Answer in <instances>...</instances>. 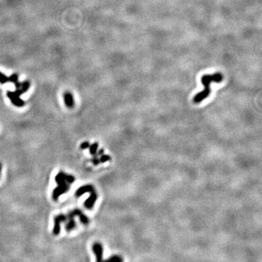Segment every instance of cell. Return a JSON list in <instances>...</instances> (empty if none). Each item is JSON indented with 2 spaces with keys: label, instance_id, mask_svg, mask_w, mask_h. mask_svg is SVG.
<instances>
[{
  "label": "cell",
  "instance_id": "5b68a950",
  "mask_svg": "<svg viewBox=\"0 0 262 262\" xmlns=\"http://www.w3.org/2000/svg\"><path fill=\"white\" fill-rule=\"evenodd\" d=\"M93 252L96 255V262H102L104 258H103V254H104V248L101 243L96 242L93 244L92 246Z\"/></svg>",
  "mask_w": 262,
  "mask_h": 262
},
{
  "label": "cell",
  "instance_id": "9a60e30c",
  "mask_svg": "<svg viewBox=\"0 0 262 262\" xmlns=\"http://www.w3.org/2000/svg\"><path fill=\"white\" fill-rule=\"evenodd\" d=\"M99 162L100 163H106V162L109 161V160H111V157L109 156V155H101V156L99 157Z\"/></svg>",
  "mask_w": 262,
  "mask_h": 262
},
{
  "label": "cell",
  "instance_id": "ac0fdd59",
  "mask_svg": "<svg viewBox=\"0 0 262 262\" xmlns=\"http://www.w3.org/2000/svg\"><path fill=\"white\" fill-rule=\"evenodd\" d=\"M90 145V143L88 141H84L80 144V149L82 150L87 149V148H89Z\"/></svg>",
  "mask_w": 262,
  "mask_h": 262
},
{
  "label": "cell",
  "instance_id": "8992f818",
  "mask_svg": "<svg viewBox=\"0 0 262 262\" xmlns=\"http://www.w3.org/2000/svg\"><path fill=\"white\" fill-rule=\"evenodd\" d=\"M97 199H98V194L96 193V190H95L93 192H91V193H90L89 197L84 201V208L88 210L93 209V208L94 207L95 203H96Z\"/></svg>",
  "mask_w": 262,
  "mask_h": 262
},
{
  "label": "cell",
  "instance_id": "7c38bea8",
  "mask_svg": "<svg viewBox=\"0 0 262 262\" xmlns=\"http://www.w3.org/2000/svg\"><path fill=\"white\" fill-rule=\"evenodd\" d=\"M102 262H123V258L119 255H113L107 259L103 260Z\"/></svg>",
  "mask_w": 262,
  "mask_h": 262
},
{
  "label": "cell",
  "instance_id": "3957f363",
  "mask_svg": "<svg viewBox=\"0 0 262 262\" xmlns=\"http://www.w3.org/2000/svg\"><path fill=\"white\" fill-rule=\"evenodd\" d=\"M54 226L52 229V234L55 236L59 235L60 232V225L62 223L66 222L67 217L65 214H58L54 217Z\"/></svg>",
  "mask_w": 262,
  "mask_h": 262
},
{
  "label": "cell",
  "instance_id": "4fadbf2b",
  "mask_svg": "<svg viewBox=\"0 0 262 262\" xmlns=\"http://www.w3.org/2000/svg\"><path fill=\"white\" fill-rule=\"evenodd\" d=\"M30 86H31V83H30L29 81H24V82L21 83L20 89L23 91V93H26L27 91L28 90V89L30 88Z\"/></svg>",
  "mask_w": 262,
  "mask_h": 262
},
{
  "label": "cell",
  "instance_id": "9c48e42d",
  "mask_svg": "<svg viewBox=\"0 0 262 262\" xmlns=\"http://www.w3.org/2000/svg\"><path fill=\"white\" fill-rule=\"evenodd\" d=\"M63 101L65 105L69 109H72L74 106V96L72 93L66 91L63 93Z\"/></svg>",
  "mask_w": 262,
  "mask_h": 262
},
{
  "label": "cell",
  "instance_id": "d6986e66",
  "mask_svg": "<svg viewBox=\"0 0 262 262\" xmlns=\"http://www.w3.org/2000/svg\"><path fill=\"white\" fill-rule=\"evenodd\" d=\"M91 162H92L93 165H99L100 162H99V157L95 156V155H93V159H92V160H91Z\"/></svg>",
  "mask_w": 262,
  "mask_h": 262
},
{
  "label": "cell",
  "instance_id": "52a82bcc",
  "mask_svg": "<svg viewBox=\"0 0 262 262\" xmlns=\"http://www.w3.org/2000/svg\"><path fill=\"white\" fill-rule=\"evenodd\" d=\"M95 191V188L91 184H87V185L81 186L79 188L77 189V190L75 192V196L77 197H81L83 194L86 193H91L92 192Z\"/></svg>",
  "mask_w": 262,
  "mask_h": 262
},
{
  "label": "cell",
  "instance_id": "6da1fadb",
  "mask_svg": "<svg viewBox=\"0 0 262 262\" xmlns=\"http://www.w3.org/2000/svg\"><path fill=\"white\" fill-rule=\"evenodd\" d=\"M223 80V75L221 73H215L213 74H205L203 75L201 79L202 84L204 86L203 90L201 91L200 93H197L194 97V102L195 104H199V103L202 102L203 100L209 96L210 93V84L212 82H217L219 83Z\"/></svg>",
  "mask_w": 262,
  "mask_h": 262
},
{
  "label": "cell",
  "instance_id": "7a4b0ae2",
  "mask_svg": "<svg viewBox=\"0 0 262 262\" xmlns=\"http://www.w3.org/2000/svg\"><path fill=\"white\" fill-rule=\"evenodd\" d=\"M23 94V92L21 89H16L15 91H8L7 93V96L10 100L12 104L17 107H23L26 103L21 99V96Z\"/></svg>",
  "mask_w": 262,
  "mask_h": 262
},
{
  "label": "cell",
  "instance_id": "8fae6325",
  "mask_svg": "<svg viewBox=\"0 0 262 262\" xmlns=\"http://www.w3.org/2000/svg\"><path fill=\"white\" fill-rule=\"evenodd\" d=\"M66 221L67 222L65 226L66 231L69 232V231H72L73 229H75L77 224H76V221L74 220V218H67Z\"/></svg>",
  "mask_w": 262,
  "mask_h": 262
},
{
  "label": "cell",
  "instance_id": "2e32d148",
  "mask_svg": "<svg viewBox=\"0 0 262 262\" xmlns=\"http://www.w3.org/2000/svg\"><path fill=\"white\" fill-rule=\"evenodd\" d=\"M66 183L69 184H73L75 181V177L72 175H69V174H66Z\"/></svg>",
  "mask_w": 262,
  "mask_h": 262
},
{
  "label": "cell",
  "instance_id": "e0dca14e",
  "mask_svg": "<svg viewBox=\"0 0 262 262\" xmlns=\"http://www.w3.org/2000/svg\"><path fill=\"white\" fill-rule=\"evenodd\" d=\"M7 82H9V81H8V77H6L4 74L1 73V72H0V83L3 84L7 83Z\"/></svg>",
  "mask_w": 262,
  "mask_h": 262
},
{
  "label": "cell",
  "instance_id": "ba28073f",
  "mask_svg": "<svg viewBox=\"0 0 262 262\" xmlns=\"http://www.w3.org/2000/svg\"><path fill=\"white\" fill-rule=\"evenodd\" d=\"M72 212H73L74 215L75 217L76 216H77V217L79 218V221H80V222L82 223V224H84V225H87V224H89L90 222L89 218L87 217V216H86L80 209H78V208L74 209L73 210H72Z\"/></svg>",
  "mask_w": 262,
  "mask_h": 262
},
{
  "label": "cell",
  "instance_id": "30bf717a",
  "mask_svg": "<svg viewBox=\"0 0 262 262\" xmlns=\"http://www.w3.org/2000/svg\"><path fill=\"white\" fill-rule=\"evenodd\" d=\"M66 173L63 171L58 172L55 177V183L57 184V185H63V184H67L66 181Z\"/></svg>",
  "mask_w": 262,
  "mask_h": 262
},
{
  "label": "cell",
  "instance_id": "ffe728a7",
  "mask_svg": "<svg viewBox=\"0 0 262 262\" xmlns=\"http://www.w3.org/2000/svg\"><path fill=\"white\" fill-rule=\"evenodd\" d=\"M104 150L103 149H101L99 150V152H96V155H94L95 156H97V157H100L101 156V155H104Z\"/></svg>",
  "mask_w": 262,
  "mask_h": 262
},
{
  "label": "cell",
  "instance_id": "5bb4252c",
  "mask_svg": "<svg viewBox=\"0 0 262 262\" xmlns=\"http://www.w3.org/2000/svg\"><path fill=\"white\" fill-rule=\"evenodd\" d=\"M98 148H99V143H98L97 142H95V143L90 145L89 146L90 154L91 155H96V153L97 152Z\"/></svg>",
  "mask_w": 262,
  "mask_h": 262
},
{
  "label": "cell",
  "instance_id": "44dd1931",
  "mask_svg": "<svg viewBox=\"0 0 262 262\" xmlns=\"http://www.w3.org/2000/svg\"><path fill=\"white\" fill-rule=\"evenodd\" d=\"M1 164L0 163V175H1Z\"/></svg>",
  "mask_w": 262,
  "mask_h": 262
},
{
  "label": "cell",
  "instance_id": "277c9868",
  "mask_svg": "<svg viewBox=\"0 0 262 262\" xmlns=\"http://www.w3.org/2000/svg\"><path fill=\"white\" fill-rule=\"evenodd\" d=\"M71 189V185L68 184H63V185H58L53 189L52 193V199L54 201H58V198L62 194H66L69 192Z\"/></svg>",
  "mask_w": 262,
  "mask_h": 262
}]
</instances>
